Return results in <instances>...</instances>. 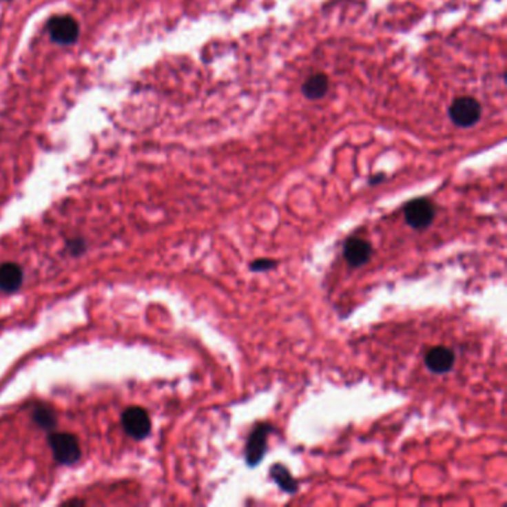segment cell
<instances>
[{
	"label": "cell",
	"mask_w": 507,
	"mask_h": 507,
	"mask_svg": "<svg viewBox=\"0 0 507 507\" xmlns=\"http://www.w3.org/2000/svg\"><path fill=\"white\" fill-rule=\"evenodd\" d=\"M403 214H405V220L411 228L421 231L428 228L430 225L433 223L436 216V207L435 204L427 198H417L409 201L405 205Z\"/></svg>",
	"instance_id": "2"
},
{
	"label": "cell",
	"mask_w": 507,
	"mask_h": 507,
	"mask_svg": "<svg viewBox=\"0 0 507 507\" xmlns=\"http://www.w3.org/2000/svg\"><path fill=\"white\" fill-rule=\"evenodd\" d=\"M23 283V271L21 268L8 262V264L0 265V289L5 292H15V290Z\"/></svg>",
	"instance_id": "10"
},
{
	"label": "cell",
	"mask_w": 507,
	"mask_h": 507,
	"mask_svg": "<svg viewBox=\"0 0 507 507\" xmlns=\"http://www.w3.org/2000/svg\"><path fill=\"white\" fill-rule=\"evenodd\" d=\"M384 180H386V174H382V173L381 174H375V176H372L371 179H369V185L375 186V185H378V183H381Z\"/></svg>",
	"instance_id": "14"
},
{
	"label": "cell",
	"mask_w": 507,
	"mask_h": 507,
	"mask_svg": "<svg viewBox=\"0 0 507 507\" xmlns=\"http://www.w3.org/2000/svg\"><path fill=\"white\" fill-rule=\"evenodd\" d=\"M372 251L371 242L360 237H351L344 244V258L353 268H360L364 264H368Z\"/></svg>",
	"instance_id": "7"
},
{
	"label": "cell",
	"mask_w": 507,
	"mask_h": 507,
	"mask_svg": "<svg viewBox=\"0 0 507 507\" xmlns=\"http://www.w3.org/2000/svg\"><path fill=\"white\" fill-rule=\"evenodd\" d=\"M52 453L57 462L63 464H72L81 457V448L78 439L69 433H55L50 437Z\"/></svg>",
	"instance_id": "4"
},
{
	"label": "cell",
	"mask_w": 507,
	"mask_h": 507,
	"mask_svg": "<svg viewBox=\"0 0 507 507\" xmlns=\"http://www.w3.org/2000/svg\"><path fill=\"white\" fill-rule=\"evenodd\" d=\"M327 90H329V79L323 73L314 74V76L305 81V83L302 85V94L309 100L322 99L323 96H326Z\"/></svg>",
	"instance_id": "11"
},
{
	"label": "cell",
	"mask_w": 507,
	"mask_h": 507,
	"mask_svg": "<svg viewBox=\"0 0 507 507\" xmlns=\"http://www.w3.org/2000/svg\"><path fill=\"white\" fill-rule=\"evenodd\" d=\"M454 363H455L454 351L444 345L433 346V349H430L428 353L426 354V366L431 372L437 375L448 373L454 368Z\"/></svg>",
	"instance_id": "8"
},
{
	"label": "cell",
	"mask_w": 507,
	"mask_h": 507,
	"mask_svg": "<svg viewBox=\"0 0 507 507\" xmlns=\"http://www.w3.org/2000/svg\"><path fill=\"white\" fill-rule=\"evenodd\" d=\"M482 116V106L473 97H459L449 107V118L457 127L468 128L477 124Z\"/></svg>",
	"instance_id": "1"
},
{
	"label": "cell",
	"mask_w": 507,
	"mask_h": 507,
	"mask_svg": "<svg viewBox=\"0 0 507 507\" xmlns=\"http://www.w3.org/2000/svg\"><path fill=\"white\" fill-rule=\"evenodd\" d=\"M272 427L269 424H258L250 433L246 451H244V459L249 467H256L262 463L268 451V435Z\"/></svg>",
	"instance_id": "3"
},
{
	"label": "cell",
	"mask_w": 507,
	"mask_h": 507,
	"mask_svg": "<svg viewBox=\"0 0 507 507\" xmlns=\"http://www.w3.org/2000/svg\"><path fill=\"white\" fill-rule=\"evenodd\" d=\"M269 476H271L272 481H274L278 485V488L283 493L290 494V495H293V494L298 493V490H299L298 479L295 476H292V473L289 472V468L284 464L276 463L274 466L269 468Z\"/></svg>",
	"instance_id": "9"
},
{
	"label": "cell",
	"mask_w": 507,
	"mask_h": 507,
	"mask_svg": "<svg viewBox=\"0 0 507 507\" xmlns=\"http://www.w3.org/2000/svg\"><path fill=\"white\" fill-rule=\"evenodd\" d=\"M48 30L51 39L61 45H70L78 39L79 25L72 17H54L48 23Z\"/></svg>",
	"instance_id": "5"
},
{
	"label": "cell",
	"mask_w": 507,
	"mask_h": 507,
	"mask_svg": "<svg viewBox=\"0 0 507 507\" xmlns=\"http://www.w3.org/2000/svg\"><path fill=\"white\" fill-rule=\"evenodd\" d=\"M122 424H124L127 433L130 436H133L134 439H145L150 431L149 414L143 408L138 406L128 408L124 412V415H122Z\"/></svg>",
	"instance_id": "6"
},
{
	"label": "cell",
	"mask_w": 507,
	"mask_h": 507,
	"mask_svg": "<svg viewBox=\"0 0 507 507\" xmlns=\"http://www.w3.org/2000/svg\"><path fill=\"white\" fill-rule=\"evenodd\" d=\"M34 420L37 421V424L45 428H50L55 424V415L50 409H37L34 412Z\"/></svg>",
	"instance_id": "12"
},
{
	"label": "cell",
	"mask_w": 507,
	"mask_h": 507,
	"mask_svg": "<svg viewBox=\"0 0 507 507\" xmlns=\"http://www.w3.org/2000/svg\"><path fill=\"white\" fill-rule=\"evenodd\" d=\"M276 267H277V260H272V259H256L250 264V269L253 272H265V271L274 269Z\"/></svg>",
	"instance_id": "13"
}]
</instances>
